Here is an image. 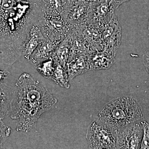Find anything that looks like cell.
Here are the masks:
<instances>
[{
    "instance_id": "obj_4",
    "label": "cell",
    "mask_w": 149,
    "mask_h": 149,
    "mask_svg": "<svg viewBox=\"0 0 149 149\" xmlns=\"http://www.w3.org/2000/svg\"><path fill=\"white\" fill-rule=\"evenodd\" d=\"M86 138L89 149H116V130L98 118L88 126Z\"/></svg>"
},
{
    "instance_id": "obj_15",
    "label": "cell",
    "mask_w": 149,
    "mask_h": 149,
    "mask_svg": "<svg viewBox=\"0 0 149 149\" xmlns=\"http://www.w3.org/2000/svg\"><path fill=\"white\" fill-rule=\"evenodd\" d=\"M69 80L90 71L87 54L76 56L67 65L66 68Z\"/></svg>"
},
{
    "instance_id": "obj_18",
    "label": "cell",
    "mask_w": 149,
    "mask_h": 149,
    "mask_svg": "<svg viewBox=\"0 0 149 149\" xmlns=\"http://www.w3.org/2000/svg\"><path fill=\"white\" fill-rule=\"evenodd\" d=\"M43 13L47 16H61L63 9V0H41Z\"/></svg>"
},
{
    "instance_id": "obj_16",
    "label": "cell",
    "mask_w": 149,
    "mask_h": 149,
    "mask_svg": "<svg viewBox=\"0 0 149 149\" xmlns=\"http://www.w3.org/2000/svg\"><path fill=\"white\" fill-rule=\"evenodd\" d=\"M56 45L46 39L42 41L33 52L29 61L36 65L40 62L52 57Z\"/></svg>"
},
{
    "instance_id": "obj_3",
    "label": "cell",
    "mask_w": 149,
    "mask_h": 149,
    "mask_svg": "<svg viewBox=\"0 0 149 149\" xmlns=\"http://www.w3.org/2000/svg\"><path fill=\"white\" fill-rule=\"evenodd\" d=\"M97 118L116 130L144 120L142 107L132 96L112 100L99 113Z\"/></svg>"
},
{
    "instance_id": "obj_7",
    "label": "cell",
    "mask_w": 149,
    "mask_h": 149,
    "mask_svg": "<svg viewBox=\"0 0 149 149\" xmlns=\"http://www.w3.org/2000/svg\"><path fill=\"white\" fill-rule=\"evenodd\" d=\"M115 10L110 0H93L89 4L87 24L100 30L111 19Z\"/></svg>"
},
{
    "instance_id": "obj_13",
    "label": "cell",
    "mask_w": 149,
    "mask_h": 149,
    "mask_svg": "<svg viewBox=\"0 0 149 149\" xmlns=\"http://www.w3.org/2000/svg\"><path fill=\"white\" fill-rule=\"evenodd\" d=\"M46 39L39 25H34L29 31L24 42L22 56L27 60H29L33 52L40 43Z\"/></svg>"
},
{
    "instance_id": "obj_26",
    "label": "cell",
    "mask_w": 149,
    "mask_h": 149,
    "mask_svg": "<svg viewBox=\"0 0 149 149\" xmlns=\"http://www.w3.org/2000/svg\"><path fill=\"white\" fill-rule=\"evenodd\" d=\"M148 35L149 36V21H148Z\"/></svg>"
},
{
    "instance_id": "obj_1",
    "label": "cell",
    "mask_w": 149,
    "mask_h": 149,
    "mask_svg": "<svg viewBox=\"0 0 149 149\" xmlns=\"http://www.w3.org/2000/svg\"><path fill=\"white\" fill-rule=\"evenodd\" d=\"M44 15L41 0H0V64L21 57L28 33Z\"/></svg>"
},
{
    "instance_id": "obj_2",
    "label": "cell",
    "mask_w": 149,
    "mask_h": 149,
    "mask_svg": "<svg viewBox=\"0 0 149 149\" xmlns=\"http://www.w3.org/2000/svg\"><path fill=\"white\" fill-rule=\"evenodd\" d=\"M15 87L16 97L10 117L14 120H19L17 131L27 132L57 100L47 88L27 73L19 76Z\"/></svg>"
},
{
    "instance_id": "obj_17",
    "label": "cell",
    "mask_w": 149,
    "mask_h": 149,
    "mask_svg": "<svg viewBox=\"0 0 149 149\" xmlns=\"http://www.w3.org/2000/svg\"><path fill=\"white\" fill-rule=\"evenodd\" d=\"M70 53V51L67 36L61 42L56 46L52 57L55 61L66 69L67 65L69 61Z\"/></svg>"
},
{
    "instance_id": "obj_20",
    "label": "cell",
    "mask_w": 149,
    "mask_h": 149,
    "mask_svg": "<svg viewBox=\"0 0 149 149\" xmlns=\"http://www.w3.org/2000/svg\"><path fill=\"white\" fill-rule=\"evenodd\" d=\"M35 66L43 77L52 80L55 68V61L52 57L40 62Z\"/></svg>"
},
{
    "instance_id": "obj_11",
    "label": "cell",
    "mask_w": 149,
    "mask_h": 149,
    "mask_svg": "<svg viewBox=\"0 0 149 149\" xmlns=\"http://www.w3.org/2000/svg\"><path fill=\"white\" fill-rule=\"evenodd\" d=\"M16 94L15 87L0 83V120H3L10 115Z\"/></svg>"
},
{
    "instance_id": "obj_24",
    "label": "cell",
    "mask_w": 149,
    "mask_h": 149,
    "mask_svg": "<svg viewBox=\"0 0 149 149\" xmlns=\"http://www.w3.org/2000/svg\"><path fill=\"white\" fill-rule=\"evenodd\" d=\"M128 1H130V0H110L115 9L117 8L123 3Z\"/></svg>"
},
{
    "instance_id": "obj_8",
    "label": "cell",
    "mask_w": 149,
    "mask_h": 149,
    "mask_svg": "<svg viewBox=\"0 0 149 149\" xmlns=\"http://www.w3.org/2000/svg\"><path fill=\"white\" fill-rule=\"evenodd\" d=\"M89 4L86 1L66 2L63 4L62 18L72 27L87 24Z\"/></svg>"
},
{
    "instance_id": "obj_25",
    "label": "cell",
    "mask_w": 149,
    "mask_h": 149,
    "mask_svg": "<svg viewBox=\"0 0 149 149\" xmlns=\"http://www.w3.org/2000/svg\"><path fill=\"white\" fill-rule=\"evenodd\" d=\"M9 74V72L8 71L0 70V83H1L4 79H6Z\"/></svg>"
},
{
    "instance_id": "obj_9",
    "label": "cell",
    "mask_w": 149,
    "mask_h": 149,
    "mask_svg": "<svg viewBox=\"0 0 149 149\" xmlns=\"http://www.w3.org/2000/svg\"><path fill=\"white\" fill-rule=\"evenodd\" d=\"M116 149H140L143 135L141 122L133 123L116 130Z\"/></svg>"
},
{
    "instance_id": "obj_5",
    "label": "cell",
    "mask_w": 149,
    "mask_h": 149,
    "mask_svg": "<svg viewBox=\"0 0 149 149\" xmlns=\"http://www.w3.org/2000/svg\"><path fill=\"white\" fill-rule=\"evenodd\" d=\"M47 40L57 45L69 35L72 27L61 16H44L38 24Z\"/></svg>"
},
{
    "instance_id": "obj_10",
    "label": "cell",
    "mask_w": 149,
    "mask_h": 149,
    "mask_svg": "<svg viewBox=\"0 0 149 149\" xmlns=\"http://www.w3.org/2000/svg\"><path fill=\"white\" fill-rule=\"evenodd\" d=\"M74 27L88 44L90 48V52L103 51L100 29L88 24L74 26Z\"/></svg>"
},
{
    "instance_id": "obj_6",
    "label": "cell",
    "mask_w": 149,
    "mask_h": 149,
    "mask_svg": "<svg viewBox=\"0 0 149 149\" xmlns=\"http://www.w3.org/2000/svg\"><path fill=\"white\" fill-rule=\"evenodd\" d=\"M121 30L122 28L115 14L100 29L103 51L115 57L121 43Z\"/></svg>"
},
{
    "instance_id": "obj_23",
    "label": "cell",
    "mask_w": 149,
    "mask_h": 149,
    "mask_svg": "<svg viewBox=\"0 0 149 149\" xmlns=\"http://www.w3.org/2000/svg\"><path fill=\"white\" fill-rule=\"evenodd\" d=\"M143 61L147 71L149 74V49L144 53L143 55Z\"/></svg>"
},
{
    "instance_id": "obj_19",
    "label": "cell",
    "mask_w": 149,
    "mask_h": 149,
    "mask_svg": "<svg viewBox=\"0 0 149 149\" xmlns=\"http://www.w3.org/2000/svg\"><path fill=\"white\" fill-rule=\"evenodd\" d=\"M55 61V68L52 80L61 87L68 89L70 87V85L67 70L58 62Z\"/></svg>"
},
{
    "instance_id": "obj_21",
    "label": "cell",
    "mask_w": 149,
    "mask_h": 149,
    "mask_svg": "<svg viewBox=\"0 0 149 149\" xmlns=\"http://www.w3.org/2000/svg\"><path fill=\"white\" fill-rule=\"evenodd\" d=\"M143 127V135L140 149H149V124L145 120L141 121Z\"/></svg>"
},
{
    "instance_id": "obj_12",
    "label": "cell",
    "mask_w": 149,
    "mask_h": 149,
    "mask_svg": "<svg viewBox=\"0 0 149 149\" xmlns=\"http://www.w3.org/2000/svg\"><path fill=\"white\" fill-rule=\"evenodd\" d=\"M87 54L90 71L109 69L116 62L115 57L110 55L104 51H91Z\"/></svg>"
},
{
    "instance_id": "obj_22",
    "label": "cell",
    "mask_w": 149,
    "mask_h": 149,
    "mask_svg": "<svg viewBox=\"0 0 149 149\" xmlns=\"http://www.w3.org/2000/svg\"><path fill=\"white\" fill-rule=\"evenodd\" d=\"M11 132V128L6 125L2 120H0V149L2 148L3 144L10 135Z\"/></svg>"
},
{
    "instance_id": "obj_14",
    "label": "cell",
    "mask_w": 149,
    "mask_h": 149,
    "mask_svg": "<svg viewBox=\"0 0 149 149\" xmlns=\"http://www.w3.org/2000/svg\"><path fill=\"white\" fill-rule=\"evenodd\" d=\"M68 37L70 51L68 62L76 56L81 54H87L90 52L88 44L74 27L71 28Z\"/></svg>"
}]
</instances>
